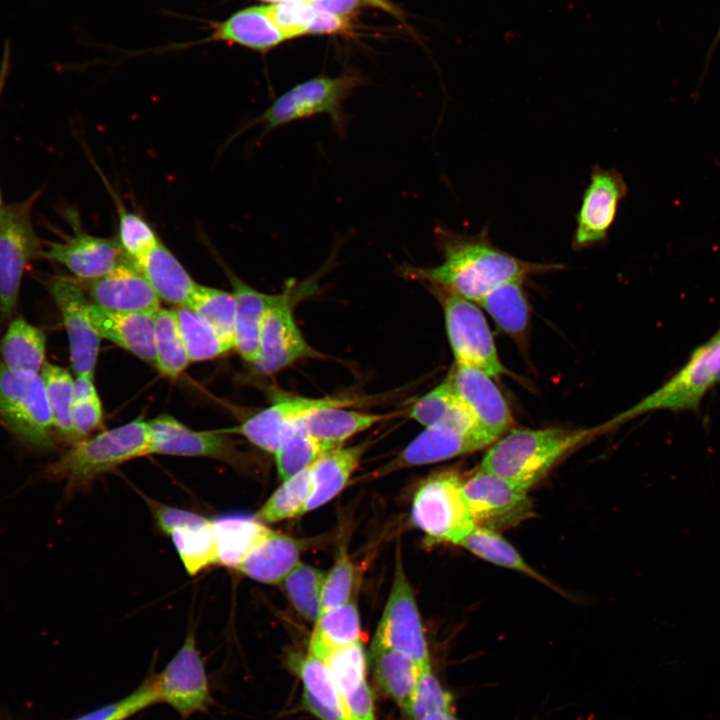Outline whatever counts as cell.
I'll use <instances>...</instances> for the list:
<instances>
[{
    "label": "cell",
    "instance_id": "6da1fadb",
    "mask_svg": "<svg viewBox=\"0 0 720 720\" xmlns=\"http://www.w3.org/2000/svg\"><path fill=\"white\" fill-rule=\"evenodd\" d=\"M434 232L443 261L433 267L406 265L402 272L474 303L504 283L523 282L530 274L559 268L506 253L492 244L486 228L477 235L457 233L443 226Z\"/></svg>",
    "mask_w": 720,
    "mask_h": 720
},
{
    "label": "cell",
    "instance_id": "7a4b0ae2",
    "mask_svg": "<svg viewBox=\"0 0 720 720\" xmlns=\"http://www.w3.org/2000/svg\"><path fill=\"white\" fill-rule=\"evenodd\" d=\"M604 430L512 429L489 446L480 468L528 491L562 458Z\"/></svg>",
    "mask_w": 720,
    "mask_h": 720
},
{
    "label": "cell",
    "instance_id": "3957f363",
    "mask_svg": "<svg viewBox=\"0 0 720 720\" xmlns=\"http://www.w3.org/2000/svg\"><path fill=\"white\" fill-rule=\"evenodd\" d=\"M149 443L148 421L139 417L72 444L45 473L65 481L67 491L72 493L127 461L149 455Z\"/></svg>",
    "mask_w": 720,
    "mask_h": 720
},
{
    "label": "cell",
    "instance_id": "277c9868",
    "mask_svg": "<svg viewBox=\"0 0 720 720\" xmlns=\"http://www.w3.org/2000/svg\"><path fill=\"white\" fill-rule=\"evenodd\" d=\"M363 82L364 78L359 73L349 72L337 77L319 76L299 83L276 98L244 130L262 124L263 134H266L293 121L325 114L329 116L335 132L342 136L348 122L343 104Z\"/></svg>",
    "mask_w": 720,
    "mask_h": 720
},
{
    "label": "cell",
    "instance_id": "5b68a950",
    "mask_svg": "<svg viewBox=\"0 0 720 720\" xmlns=\"http://www.w3.org/2000/svg\"><path fill=\"white\" fill-rule=\"evenodd\" d=\"M456 471L433 474L419 486L411 517L433 543L460 542L476 527Z\"/></svg>",
    "mask_w": 720,
    "mask_h": 720
},
{
    "label": "cell",
    "instance_id": "8992f818",
    "mask_svg": "<svg viewBox=\"0 0 720 720\" xmlns=\"http://www.w3.org/2000/svg\"><path fill=\"white\" fill-rule=\"evenodd\" d=\"M42 190L0 210V313L14 312L23 275L33 260L41 257L43 243L32 222V210Z\"/></svg>",
    "mask_w": 720,
    "mask_h": 720
},
{
    "label": "cell",
    "instance_id": "52a82bcc",
    "mask_svg": "<svg viewBox=\"0 0 720 720\" xmlns=\"http://www.w3.org/2000/svg\"><path fill=\"white\" fill-rule=\"evenodd\" d=\"M0 419L23 442L52 446L54 424L40 374L13 372L0 361Z\"/></svg>",
    "mask_w": 720,
    "mask_h": 720
},
{
    "label": "cell",
    "instance_id": "ba28073f",
    "mask_svg": "<svg viewBox=\"0 0 720 720\" xmlns=\"http://www.w3.org/2000/svg\"><path fill=\"white\" fill-rule=\"evenodd\" d=\"M439 291L444 296L445 327L455 364L477 368L492 377L505 373L491 330L478 306L454 293Z\"/></svg>",
    "mask_w": 720,
    "mask_h": 720
},
{
    "label": "cell",
    "instance_id": "9c48e42d",
    "mask_svg": "<svg viewBox=\"0 0 720 720\" xmlns=\"http://www.w3.org/2000/svg\"><path fill=\"white\" fill-rule=\"evenodd\" d=\"M371 648H389L412 657L420 668L430 665L428 646L412 587L401 559H396L391 591Z\"/></svg>",
    "mask_w": 720,
    "mask_h": 720
},
{
    "label": "cell",
    "instance_id": "30bf717a",
    "mask_svg": "<svg viewBox=\"0 0 720 720\" xmlns=\"http://www.w3.org/2000/svg\"><path fill=\"white\" fill-rule=\"evenodd\" d=\"M463 492L478 527L501 532L535 516L527 490L480 467L464 480Z\"/></svg>",
    "mask_w": 720,
    "mask_h": 720
},
{
    "label": "cell",
    "instance_id": "8fae6325",
    "mask_svg": "<svg viewBox=\"0 0 720 720\" xmlns=\"http://www.w3.org/2000/svg\"><path fill=\"white\" fill-rule=\"evenodd\" d=\"M42 280L62 316L73 372L76 376L94 378L101 337L92 323L90 303L81 281L66 276H47Z\"/></svg>",
    "mask_w": 720,
    "mask_h": 720
},
{
    "label": "cell",
    "instance_id": "7c38bea8",
    "mask_svg": "<svg viewBox=\"0 0 720 720\" xmlns=\"http://www.w3.org/2000/svg\"><path fill=\"white\" fill-rule=\"evenodd\" d=\"M72 234L61 241L44 242L41 257L62 264L77 279L89 281L102 277L119 265L132 261L123 252L117 238H107L86 232L78 213H65Z\"/></svg>",
    "mask_w": 720,
    "mask_h": 720
},
{
    "label": "cell",
    "instance_id": "4fadbf2b",
    "mask_svg": "<svg viewBox=\"0 0 720 720\" xmlns=\"http://www.w3.org/2000/svg\"><path fill=\"white\" fill-rule=\"evenodd\" d=\"M160 703L172 707L183 718L205 712L212 703L204 663L196 646L194 631L159 674H154Z\"/></svg>",
    "mask_w": 720,
    "mask_h": 720
},
{
    "label": "cell",
    "instance_id": "5bb4252c",
    "mask_svg": "<svg viewBox=\"0 0 720 720\" xmlns=\"http://www.w3.org/2000/svg\"><path fill=\"white\" fill-rule=\"evenodd\" d=\"M714 383L711 343L708 341L697 348L688 362L666 383L604 426L607 429L654 410L696 409Z\"/></svg>",
    "mask_w": 720,
    "mask_h": 720
},
{
    "label": "cell",
    "instance_id": "9a60e30c",
    "mask_svg": "<svg viewBox=\"0 0 720 720\" xmlns=\"http://www.w3.org/2000/svg\"><path fill=\"white\" fill-rule=\"evenodd\" d=\"M627 185L616 169L594 166L576 215L572 246L585 249L606 242Z\"/></svg>",
    "mask_w": 720,
    "mask_h": 720
},
{
    "label": "cell",
    "instance_id": "2e32d148",
    "mask_svg": "<svg viewBox=\"0 0 720 720\" xmlns=\"http://www.w3.org/2000/svg\"><path fill=\"white\" fill-rule=\"evenodd\" d=\"M357 401L346 397L283 396L239 426L223 431L239 434L261 450L274 454L288 429L301 418L320 409L350 407Z\"/></svg>",
    "mask_w": 720,
    "mask_h": 720
},
{
    "label": "cell",
    "instance_id": "e0dca14e",
    "mask_svg": "<svg viewBox=\"0 0 720 720\" xmlns=\"http://www.w3.org/2000/svg\"><path fill=\"white\" fill-rule=\"evenodd\" d=\"M292 288L289 284L264 316L259 354L252 364L262 374H274L315 354L294 320L291 306Z\"/></svg>",
    "mask_w": 720,
    "mask_h": 720
},
{
    "label": "cell",
    "instance_id": "ac0fdd59",
    "mask_svg": "<svg viewBox=\"0 0 720 720\" xmlns=\"http://www.w3.org/2000/svg\"><path fill=\"white\" fill-rule=\"evenodd\" d=\"M149 454L208 457L240 466L241 453L223 431H195L169 415L148 421Z\"/></svg>",
    "mask_w": 720,
    "mask_h": 720
},
{
    "label": "cell",
    "instance_id": "d6986e66",
    "mask_svg": "<svg viewBox=\"0 0 720 720\" xmlns=\"http://www.w3.org/2000/svg\"><path fill=\"white\" fill-rule=\"evenodd\" d=\"M495 441L478 428L459 430L426 427L377 474L384 475L404 468L445 461L489 447Z\"/></svg>",
    "mask_w": 720,
    "mask_h": 720
},
{
    "label": "cell",
    "instance_id": "ffe728a7",
    "mask_svg": "<svg viewBox=\"0 0 720 720\" xmlns=\"http://www.w3.org/2000/svg\"><path fill=\"white\" fill-rule=\"evenodd\" d=\"M447 379L482 431L494 440L509 431L513 416L492 376L474 367L455 364Z\"/></svg>",
    "mask_w": 720,
    "mask_h": 720
},
{
    "label": "cell",
    "instance_id": "44dd1931",
    "mask_svg": "<svg viewBox=\"0 0 720 720\" xmlns=\"http://www.w3.org/2000/svg\"><path fill=\"white\" fill-rule=\"evenodd\" d=\"M82 282L93 304L109 311L154 315L161 308L160 299L133 261L102 277Z\"/></svg>",
    "mask_w": 720,
    "mask_h": 720
},
{
    "label": "cell",
    "instance_id": "7402d4cb",
    "mask_svg": "<svg viewBox=\"0 0 720 720\" xmlns=\"http://www.w3.org/2000/svg\"><path fill=\"white\" fill-rule=\"evenodd\" d=\"M89 310L92 323L101 338L155 365V314L113 312L93 303Z\"/></svg>",
    "mask_w": 720,
    "mask_h": 720
},
{
    "label": "cell",
    "instance_id": "603a6c76",
    "mask_svg": "<svg viewBox=\"0 0 720 720\" xmlns=\"http://www.w3.org/2000/svg\"><path fill=\"white\" fill-rule=\"evenodd\" d=\"M302 549L303 542L299 539L269 529L237 569L255 581L279 584L301 561Z\"/></svg>",
    "mask_w": 720,
    "mask_h": 720
},
{
    "label": "cell",
    "instance_id": "cb8c5ba5",
    "mask_svg": "<svg viewBox=\"0 0 720 720\" xmlns=\"http://www.w3.org/2000/svg\"><path fill=\"white\" fill-rule=\"evenodd\" d=\"M235 297L234 348L243 360L253 364L259 354L260 335L267 310L279 294H266L244 283L227 271Z\"/></svg>",
    "mask_w": 720,
    "mask_h": 720
},
{
    "label": "cell",
    "instance_id": "d4e9b609",
    "mask_svg": "<svg viewBox=\"0 0 720 720\" xmlns=\"http://www.w3.org/2000/svg\"><path fill=\"white\" fill-rule=\"evenodd\" d=\"M135 265L160 300L188 306L198 284L164 243L159 240Z\"/></svg>",
    "mask_w": 720,
    "mask_h": 720
},
{
    "label": "cell",
    "instance_id": "484cf974",
    "mask_svg": "<svg viewBox=\"0 0 720 720\" xmlns=\"http://www.w3.org/2000/svg\"><path fill=\"white\" fill-rule=\"evenodd\" d=\"M368 447L363 442L350 447H335L312 464V491L305 513L333 499L345 487Z\"/></svg>",
    "mask_w": 720,
    "mask_h": 720
},
{
    "label": "cell",
    "instance_id": "4316f807",
    "mask_svg": "<svg viewBox=\"0 0 720 720\" xmlns=\"http://www.w3.org/2000/svg\"><path fill=\"white\" fill-rule=\"evenodd\" d=\"M211 39L260 52H265L285 40L269 16L267 6H252L237 11L215 26Z\"/></svg>",
    "mask_w": 720,
    "mask_h": 720
},
{
    "label": "cell",
    "instance_id": "83f0119b",
    "mask_svg": "<svg viewBox=\"0 0 720 720\" xmlns=\"http://www.w3.org/2000/svg\"><path fill=\"white\" fill-rule=\"evenodd\" d=\"M408 416L425 428L480 429L448 379L417 399Z\"/></svg>",
    "mask_w": 720,
    "mask_h": 720
},
{
    "label": "cell",
    "instance_id": "f1b7e54d",
    "mask_svg": "<svg viewBox=\"0 0 720 720\" xmlns=\"http://www.w3.org/2000/svg\"><path fill=\"white\" fill-rule=\"evenodd\" d=\"M395 415L332 407L311 412L302 418V422L312 436L332 447H338L349 438Z\"/></svg>",
    "mask_w": 720,
    "mask_h": 720
},
{
    "label": "cell",
    "instance_id": "f546056e",
    "mask_svg": "<svg viewBox=\"0 0 720 720\" xmlns=\"http://www.w3.org/2000/svg\"><path fill=\"white\" fill-rule=\"evenodd\" d=\"M1 362L9 370L40 374L46 363V335L23 317L13 319L0 342Z\"/></svg>",
    "mask_w": 720,
    "mask_h": 720
},
{
    "label": "cell",
    "instance_id": "4dcf8cb0",
    "mask_svg": "<svg viewBox=\"0 0 720 720\" xmlns=\"http://www.w3.org/2000/svg\"><path fill=\"white\" fill-rule=\"evenodd\" d=\"M361 625L354 601L325 611L314 622L309 651L323 661L334 652L361 641Z\"/></svg>",
    "mask_w": 720,
    "mask_h": 720
},
{
    "label": "cell",
    "instance_id": "1f68e13d",
    "mask_svg": "<svg viewBox=\"0 0 720 720\" xmlns=\"http://www.w3.org/2000/svg\"><path fill=\"white\" fill-rule=\"evenodd\" d=\"M375 680L404 712L417 685L420 667L409 655L389 648H371Z\"/></svg>",
    "mask_w": 720,
    "mask_h": 720
},
{
    "label": "cell",
    "instance_id": "d6a6232c",
    "mask_svg": "<svg viewBox=\"0 0 720 720\" xmlns=\"http://www.w3.org/2000/svg\"><path fill=\"white\" fill-rule=\"evenodd\" d=\"M218 564L235 568L249 550L269 531L256 516L229 514L212 520Z\"/></svg>",
    "mask_w": 720,
    "mask_h": 720
},
{
    "label": "cell",
    "instance_id": "836d02e7",
    "mask_svg": "<svg viewBox=\"0 0 720 720\" xmlns=\"http://www.w3.org/2000/svg\"><path fill=\"white\" fill-rule=\"evenodd\" d=\"M303 683L302 703L321 720H347L338 690L325 662L308 652L298 671Z\"/></svg>",
    "mask_w": 720,
    "mask_h": 720
},
{
    "label": "cell",
    "instance_id": "e575fe53",
    "mask_svg": "<svg viewBox=\"0 0 720 720\" xmlns=\"http://www.w3.org/2000/svg\"><path fill=\"white\" fill-rule=\"evenodd\" d=\"M478 304L506 334L515 338L524 335L530 311L522 282L504 283L489 292Z\"/></svg>",
    "mask_w": 720,
    "mask_h": 720
},
{
    "label": "cell",
    "instance_id": "d590c367",
    "mask_svg": "<svg viewBox=\"0 0 720 720\" xmlns=\"http://www.w3.org/2000/svg\"><path fill=\"white\" fill-rule=\"evenodd\" d=\"M333 448L312 436L301 418L288 429L274 453L279 477L283 481L295 476Z\"/></svg>",
    "mask_w": 720,
    "mask_h": 720
},
{
    "label": "cell",
    "instance_id": "8d00e7d4",
    "mask_svg": "<svg viewBox=\"0 0 720 720\" xmlns=\"http://www.w3.org/2000/svg\"><path fill=\"white\" fill-rule=\"evenodd\" d=\"M187 307L215 331L228 350L234 348L236 303L233 292L198 284Z\"/></svg>",
    "mask_w": 720,
    "mask_h": 720
},
{
    "label": "cell",
    "instance_id": "74e56055",
    "mask_svg": "<svg viewBox=\"0 0 720 720\" xmlns=\"http://www.w3.org/2000/svg\"><path fill=\"white\" fill-rule=\"evenodd\" d=\"M155 366L168 378H177L190 359L173 309L160 308L154 315Z\"/></svg>",
    "mask_w": 720,
    "mask_h": 720
},
{
    "label": "cell",
    "instance_id": "f35d334b",
    "mask_svg": "<svg viewBox=\"0 0 720 720\" xmlns=\"http://www.w3.org/2000/svg\"><path fill=\"white\" fill-rule=\"evenodd\" d=\"M459 545L485 561L550 584L497 531L476 526Z\"/></svg>",
    "mask_w": 720,
    "mask_h": 720
},
{
    "label": "cell",
    "instance_id": "ab89813d",
    "mask_svg": "<svg viewBox=\"0 0 720 720\" xmlns=\"http://www.w3.org/2000/svg\"><path fill=\"white\" fill-rule=\"evenodd\" d=\"M312 491V465L283 480L256 513L263 523H276L305 513Z\"/></svg>",
    "mask_w": 720,
    "mask_h": 720
},
{
    "label": "cell",
    "instance_id": "60d3db41",
    "mask_svg": "<svg viewBox=\"0 0 720 720\" xmlns=\"http://www.w3.org/2000/svg\"><path fill=\"white\" fill-rule=\"evenodd\" d=\"M169 536L188 574L194 576L205 568L218 564L212 520L202 525L175 530Z\"/></svg>",
    "mask_w": 720,
    "mask_h": 720
},
{
    "label": "cell",
    "instance_id": "b9f144b4",
    "mask_svg": "<svg viewBox=\"0 0 720 720\" xmlns=\"http://www.w3.org/2000/svg\"><path fill=\"white\" fill-rule=\"evenodd\" d=\"M40 375L51 410L54 429L73 444L75 437L71 411L74 379L67 369L48 362L44 364Z\"/></svg>",
    "mask_w": 720,
    "mask_h": 720
},
{
    "label": "cell",
    "instance_id": "7bdbcfd3",
    "mask_svg": "<svg viewBox=\"0 0 720 720\" xmlns=\"http://www.w3.org/2000/svg\"><path fill=\"white\" fill-rule=\"evenodd\" d=\"M325 574L300 561L281 583L293 607L308 621L315 622L320 616Z\"/></svg>",
    "mask_w": 720,
    "mask_h": 720
},
{
    "label": "cell",
    "instance_id": "ee69618b",
    "mask_svg": "<svg viewBox=\"0 0 720 720\" xmlns=\"http://www.w3.org/2000/svg\"><path fill=\"white\" fill-rule=\"evenodd\" d=\"M103 182L115 203L118 214L117 240L123 252L134 263L152 249L160 240L152 226L141 215L130 211L121 198L102 177Z\"/></svg>",
    "mask_w": 720,
    "mask_h": 720
},
{
    "label": "cell",
    "instance_id": "f6af8a7d",
    "mask_svg": "<svg viewBox=\"0 0 720 720\" xmlns=\"http://www.w3.org/2000/svg\"><path fill=\"white\" fill-rule=\"evenodd\" d=\"M173 311L190 362L211 360L229 351L215 331L190 308L179 306Z\"/></svg>",
    "mask_w": 720,
    "mask_h": 720
},
{
    "label": "cell",
    "instance_id": "bcb514c9",
    "mask_svg": "<svg viewBox=\"0 0 720 720\" xmlns=\"http://www.w3.org/2000/svg\"><path fill=\"white\" fill-rule=\"evenodd\" d=\"M324 662L340 698L366 682L367 661L361 641L334 652Z\"/></svg>",
    "mask_w": 720,
    "mask_h": 720
},
{
    "label": "cell",
    "instance_id": "7dc6e473",
    "mask_svg": "<svg viewBox=\"0 0 720 720\" xmlns=\"http://www.w3.org/2000/svg\"><path fill=\"white\" fill-rule=\"evenodd\" d=\"M453 697L439 683L431 664L420 668L413 696L405 713L411 720H422L434 712H452Z\"/></svg>",
    "mask_w": 720,
    "mask_h": 720
},
{
    "label": "cell",
    "instance_id": "c3c4849f",
    "mask_svg": "<svg viewBox=\"0 0 720 720\" xmlns=\"http://www.w3.org/2000/svg\"><path fill=\"white\" fill-rule=\"evenodd\" d=\"M160 703L154 674L126 697L97 708L72 720H126L140 711Z\"/></svg>",
    "mask_w": 720,
    "mask_h": 720
},
{
    "label": "cell",
    "instance_id": "681fc988",
    "mask_svg": "<svg viewBox=\"0 0 720 720\" xmlns=\"http://www.w3.org/2000/svg\"><path fill=\"white\" fill-rule=\"evenodd\" d=\"M354 583L355 567L346 549L341 547L338 550L334 564L324 577L321 593V613L349 602Z\"/></svg>",
    "mask_w": 720,
    "mask_h": 720
},
{
    "label": "cell",
    "instance_id": "f907efd6",
    "mask_svg": "<svg viewBox=\"0 0 720 720\" xmlns=\"http://www.w3.org/2000/svg\"><path fill=\"white\" fill-rule=\"evenodd\" d=\"M267 10L285 40L308 33L316 14L305 0H281L267 6Z\"/></svg>",
    "mask_w": 720,
    "mask_h": 720
},
{
    "label": "cell",
    "instance_id": "816d5d0a",
    "mask_svg": "<svg viewBox=\"0 0 720 720\" xmlns=\"http://www.w3.org/2000/svg\"><path fill=\"white\" fill-rule=\"evenodd\" d=\"M148 505L159 529L167 535L175 530L202 525L209 521L202 515L167 506L151 499H148Z\"/></svg>",
    "mask_w": 720,
    "mask_h": 720
},
{
    "label": "cell",
    "instance_id": "f5cc1de1",
    "mask_svg": "<svg viewBox=\"0 0 720 720\" xmlns=\"http://www.w3.org/2000/svg\"><path fill=\"white\" fill-rule=\"evenodd\" d=\"M102 419L103 411L99 396L74 400L71 411L74 443L84 439L99 427Z\"/></svg>",
    "mask_w": 720,
    "mask_h": 720
},
{
    "label": "cell",
    "instance_id": "db71d44e",
    "mask_svg": "<svg viewBox=\"0 0 720 720\" xmlns=\"http://www.w3.org/2000/svg\"><path fill=\"white\" fill-rule=\"evenodd\" d=\"M348 18L341 17L329 12L316 10L315 17L309 28L310 34H334L345 32L349 29Z\"/></svg>",
    "mask_w": 720,
    "mask_h": 720
},
{
    "label": "cell",
    "instance_id": "11a10c76",
    "mask_svg": "<svg viewBox=\"0 0 720 720\" xmlns=\"http://www.w3.org/2000/svg\"><path fill=\"white\" fill-rule=\"evenodd\" d=\"M363 1L367 3V0H311L310 3L316 10L348 18Z\"/></svg>",
    "mask_w": 720,
    "mask_h": 720
},
{
    "label": "cell",
    "instance_id": "9f6ffc18",
    "mask_svg": "<svg viewBox=\"0 0 720 720\" xmlns=\"http://www.w3.org/2000/svg\"><path fill=\"white\" fill-rule=\"evenodd\" d=\"M712 345V363L716 382L720 381V331L710 339Z\"/></svg>",
    "mask_w": 720,
    "mask_h": 720
},
{
    "label": "cell",
    "instance_id": "6f0895ef",
    "mask_svg": "<svg viewBox=\"0 0 720 720\" xmlns=\"http://www.w3.org/2000/svg\"><path fill=\"white\" fill-rule=\"evenodd\" d=\"M7 60H8V55H5L3 58V63H2L1 71H0V98H1V95L3 92L6 74H7V68H8V64H9ZM2 207H3V204H2V196H1V191H0V210Z\"/></svg>",
    "mask_w": 720,
    "mask_h": 720
},
{
    "label": "cell",
    "instance_id": "680465c9",
    "mask_svg": "<svg viewBox=\"0 0 720 720\" xmlns=\"http://www.w3.org/2000/svg\"><path fill=\"white\" fill-rule=\"evenodd\" d=\"M422 720H456L452 712H434L427 715Z\"/></svg>",
    "mask_w": 720,
    "mask_h": 720
},
{
    "label": "cell",
    "instance_id": "91938a15",
    "mask_svg": "<svg viewBox=\"0 0 720 720\" xmlns=\"http://www.w3.org/2000/svg\"><path fill=\"white\" fill-rule=\"evenodd\" d=\"M368 4H371L373 6L379 7L383 10H386L390 13H394L395 9L391 6V4L387 0H367Z\"/></svg>",
    "mask_w": 720,
    "mask_h": 720
},
{
    "label": "cell",
    "instance_id": "94428289",
    "mask_svg": "<svg viewBox=\"0 0 720 720\" xmlns=\"http://www.w3.org/2000/svg\"><path fill=\"white\" fill-rule=\"evenodd\" d=\"M719 43H720V24H719L718 29H717V31H716V33H715V36H714V38H713V40H712V44H711V47H710V49H709V54H712V53H713V51L717 48V46H718Z\"/></svg>",
    "mask_w": 720,
    "mask_h": 720
},
{
    "label": "cell",
    "instance_id": "6125c7cd",
    "mask_svg": "<svg viewBox=\"0 0 720 720\" xmlns=\"http://www.w3.org/2000/svg\"><path fill=\"white\" fill-rule=\"evenodd\" d=\"M262 1L274 2V3H276V2L281 1V0H262Z\"/></svg>",
    "mask_w": 720,
    "mask_h": 720
},
{
    "label": "cell",
    "instance_id": "be15d7a7",
    "mask_svg": "<svg viewBox=\"0 0 720 720\" xmlns=\"http://www.w3.org/2000/svg\"><path fill=\"white\" fill-rule=\"evenodd\" d=\"M305 1H308V2H310L311 0H305Z\"/></svg>",
    "mask_w": 720,
    "mask_h": 720
}]
</instances>
